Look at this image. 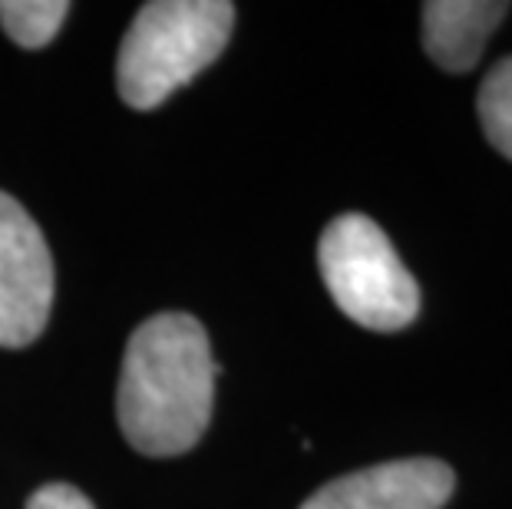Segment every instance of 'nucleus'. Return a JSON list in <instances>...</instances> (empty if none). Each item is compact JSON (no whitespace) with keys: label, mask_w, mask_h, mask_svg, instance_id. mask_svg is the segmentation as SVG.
<instances>
[{"label":"nucleus","mask_w":512,"mask_h":509,"mask_svg":"<svg viewBox=\"0 0 512 509\" xmlns=\"http://www.w3.org/2000/svg\"><path fill=\"white\" fill-rule=\"evenodd\" d=\"M215 374L209 334L192 314L162 311L126 344L116 417L129 447L146 457H179L209 430Z\"/></svg>","instance_id":"1"},{"label":"nucleus","mask_w":512,"mask_h":509,"mask_svg":"<svg viewBox=\"0 0 512 509\" xmlns=\"http://www.w3.org/2000/svg\"><path fill=\"white\" fill-rule=\"evenodd\" d=\"M476 113L496 153L512 159V57L499 60L496 67L486 73V80L479 86V96H476Z\"/></svg>","instance_id":"8"},{"label":"nucleus","mask_w":512,"mask_h":509,"mask_svg":"<svg viewBox=\"0 0 512 509\" xmlns=\"http://www.w3.org/2000/svg\"><path fill=\"white\" fill-rule=\"evenodd\" d=\"M67 14V0H0V27L24 50H40L53 43Z\"/></svg>","instance_id":"7"},{"label":"nucleus","mask_w":512,"mask_h":509,"mask_svg":"<svg viewBox=\"0 0 512 509\" xmlns=\"http://www.w3.org/2000/svg\"><path fill=\"white\" fill-rule=\"evenodd\" d=\"M453 486L456 476L443 460H390L324 483L301 509H443Z\"/></svg>","instance_id":"5"},{"label":"nucleus","mask_w":512,"mask_h":509,"mask_svg":"<svg viewBox=\"0 0 512 509\" xmlns=\"http://www.w3.org/2000/svg\"><path fill=\"white\" fill-rule=\"evenodd\" d=\"M27 509H96L90 496L70 483H47L27 500Z\"/></svg>","instance_id":"9"},{"label":"nucleus","mask_w":512,"mask_h":509,"mask_svg":"<svg viewBox=\"0 0 512 509\" xmlns=\"http://www.w3.org/2000/svg\"><path fill=\"white\" fill-rule=\"evenodd\" d=\"M235 27L228 0H152L126 30L116 86L126 106L156 110L219 60Z\"/></svg>","instance_id":"2"},{"label":"nucleus","mask_w":512,"mask_h":509,"mask_svg":"<svg viewBox=\"0 0 512 509\" xmlns=\"http://www.w3.org/2000/svg\"><path fill=\"white\" fill-rule=\"evenodd\" d=\"M318 268L334 305L367 331H400L420 314L417 281L367 215H337L324 229Z\"/></svg>","instance_id":"3"},{"label":"nucleus","mask_w":512,"mask_h":509,"mask_svg":"<svg viewBox=\"0 0 512 509\" xmlns=\"http://www.w3.org/2000/svg\"><path fill=\"white\" fill-rule=\"evenodd\" d=\"M506 14L503 0H430L423 4V50L446 73H470Z\"/></svg>","instance_id":"6"},{"label":"nucleus","mask_w":512,"mask_h":509,"mask_svg":"<svg viewBox=\"0 0 512 509\" xmlns=\"http://www.w3.org/2000/svg\"><path fill=\"white\" fill-rule=\"evenodd\" d=\"M53 308V255L40 225L0 192V348H27Z\"/></svg>","instance_id":"4"}]
</instances>
